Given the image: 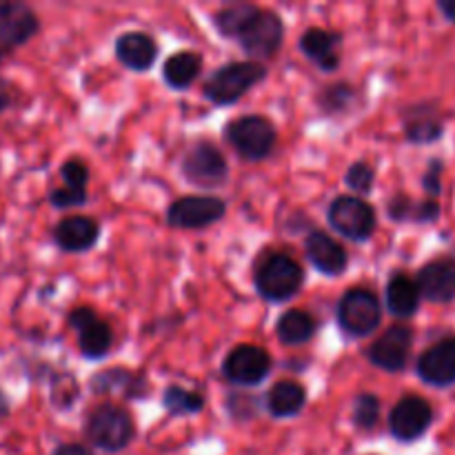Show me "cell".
<instances>
[{"instance_id": "cell-1", "label": "cell", "mask_w": 455, "mask_h": 455, "mask_svg": "<svg viewBox=\"0 0 455 455\" xmlns=\"http://www.w3.org/2000/svg\"><path fill=\"white\" fill-rule=\"evenodd\" d=\"M256 289L265 300L284 302L296 296L305 280L300 262L284 251H269L256 265Z\"/></svg>"}, {"instance_id": "cell-2", "label": "cell", "mask_w": 455, "mask_h": 455, "mask_svg": "<svg viewBox=\"0 0 455 455\" xmlns=\"http://www.w3.org/2000/svg\"><path fill=\"white\" fill-rule=\"evenodd\" d=\"M265 78L267 69L260 62H229L213 71L212 78L204 83V96L213 105H234Z\"/></svg>"}, {"instance_id": "cell-3", "label": "cell", "mask_w": 455, "mask_h": 455, "mask_svg": "<svg viewBox=\"0 0 455 455\" xmlns=\"http://www.w3.org/2000/svg\"><path fill=\"white\" fill-rule=\"evenodd\" d=\"M227 140L244 160H265L278 142L274 123L265 116H240L225 129Z\"/></svg>"}, {"instance_id": "cell-4", "label": "cell", "mask_w": 455, "mask_h": 455, "mask_svg": "<svg viewBox=\"0 0 455 455\" xmlns=\"http://www.w3.org/2000/svg\"><path fill=\"white\" fill-rule=\"evenodd\" d=\"M84 434L89 443L96 447L105 451H120L132 443L136 429H133L132 416L124 409L116 404H100L89 413L84 422Z\"/></svg>"}, {"instance_id": "cell-5", "label": "cell", "mask_w": 455, "mask_h": 455, "mask_svg": "<svg viewBox=\"0 0 455 455\" xmlns=\"http://www.w3.org/2000/svg\"><path fill=\"white\" fill-rule=\"evenodd\" d=\"M380 300L376 293L364 287L347 291L338 305V323H340L342 331L351 338H364L373 333L380 324Z\"/></svg>"}, {"instance_id": "cell-6", "label": "cell", "mask_w": 455, "mask_h": 455, "mask_svg": "<svg viewBox=\"0 0 455 455\" xmlns=\"http://www.w3.org/2000/svg\"><path fill=\"white\" fill-rule=\"evenodd\" d=\"M284 25L278 13L271 9L258 7L247 25L238 34V43L249 56L253 58H274L278 49L283 47Z\"/></svg>"}, {"instance_id": "cell-7", "label": "cell", "mask_w": 455, "mask_h": 455, "mask_svg": "<svg viewBox=\"0 0 455 455\" xmlns=\"http://www.w3.org/2000/svg\"><path fill=\"white\" fill-rule=\"evenodd\" d=\"M329 225L349 240L371 238L376 229V209L358 196H340L329 204Z\"/></svg>"}, {"instance_id": "cell-8", "label": "cell", "mask_w": 455, "mask_h": 455, "mask_svg": "<svg viewBox=\"0 0 455 455\" xmlns=\"http://www.w3.org/2000/svg\"><path fill=\"white\" fill-rule=\"evenodd\" d=\"M182 176L196 187H204V189H213V187L225 185L227 176H229V167H227L225 154L218 149L212 142L203 140L198 145L191 147L187 156L182 158Z\"/></svg>"}, {"instance_id": "cell-9", "label": "cell", "mask_w": 455, "mask_h": 455, "mask_svg": "<svg viewBox=\"0 0 455 455\" xmlns=\"http://www.w3.org/2000/svg\"><path fill=\"white\" fill-rule=\"evenodd\" d=\"M271 355L262 347L240 345L227 354L222 363V373L229 382L240 387L260 385L271 373Z\"/></svg>"}, {"instance_id": "cell-10", "label": "cell", "mask_w": 455, "mask_h": 455, "mask_svg": "<svg viewBox=\"0 0 455 455\" xmlns=\"http://www.w3.org/2000/svg\"><path fill=\"white\" fill-rule=\"evenodd\" d=\"M227 213L225 200L216 196H185L167 212V222L176 229H204Z\"/></svg>"}, {"instance_id": "cell-11", "label": "cell", "mask_w": 455, "mask_h": 455, "mask_svg": "<svg viewBox=\"0 0 455 455\" xmlns=\"http://www.w3.org/2000/svg\"><path fill=\"white\" fill-rule=\"evenodd\" d=\"M434 422V409L420 395H404L389 416V431L400 443L422 438Z\"/></svg>"}, {"instance_id": "cell-12", "label": "cell", "mask_w": 455, "mask_h": 455, "mask_svg": "<svg viewBox=\"0 0 455 455\" xmlns=\"http://www.w3.org/2000/svg\"><path fill=\"white\" fill-rule=\"evenodd\" d=\"M413 331L407 324H395L389 331L382 333L371 347L367 355L378 369L389 373H398L407 367L409 355H411Z\"/></svg>"}, {"instance_id": "cell-13", "label": "cell", "mask_w": 455, "mask_h": 455, "mask_svg": "<svg viewBox=\"0 0 455 455\" xmlns=\"http://www.w3.org/2000/svg\"><path fill=\"white\" fill-rule=\"evenodd\" d=\"M69 324L78 331L80 354L89 360H100L114 345V333L105 320L98 318L89 307H78L69 314Z\"/></svg>"}, {"instance_id": "cell-14", "label": "cell", "mask_w": 455, "mask_h": 455, "mask_svg": "<svg viewBox=\"0 0 455 455\" xmlns=\"http://www.w3.org/2000/svg\"><path fill=\"white\" fill-rule=\"evenodd\" d=\"M418 376L440 389L455 385V336L443 338L418 358Z\"/></svg>"}, {"instance_id": "cell-15", "label": "cell", "mask_w": 455, "mask_h": 455, "mask_svg": "<svg viewBox=\"0 0 455 455\" xmlns=\"http://www.w3.org/2000/svg\"><path fill=\"white\" fill-rule=\"evenodd\" d=\"M38 27V16L25 3H0V49L20 47Z\"/></svg>"}, {"instance_id": "cell-16", "label": "cell", "mask_w": 455, "mask_h": 455, "mask_svg": "<svg viewBox=\"0 0 455 455\" xmlns=\"http://www.w3.org/2000/svg\"><path fill=\"white\" fill-rule=\"evenodd\" d=\"M420 293L435 305L455 300V258H435L427 262L416 278Z\"/></svg>"}, {"instance_id": "cell-17", "label": "cell", "mask_w": 455, "mask_h": 455, "mask_svg": "<svg viewBox=\"0 0 455 455\" xmlns=\"http://www.w3.org/2000/svg\"><path fill=\"white\" fill-rule=\"evenodd\" d=\"M305 251L311 265L324 275L345 274L347 265H349V256H347L345 247L324 231H311L307 235Z\"/></svg>"}, {"instance_id": "cell-18", "label": "cell", "mask_w": 455, "mask_h": 455, "mask_svg": "<svg viewBox=\"0 0 455 455\" xmlns=\"http://www.w3.org/2000/svg\"><path fill=\"white\" fill-rule=\"evenodd\" d=\"M100 238V227L87 216H69L60 220L53 229V240L60 249L69 253H80L92 249Z\"/></svg>"}, {"instance_id": "cell-19", "label": "cell", "mask_w": 455, "mask_h": 455, "mask_svg": "<svg viewBox=\"0 0 455 455\" xmlns=\"http://www.w3.org/2000/svg\"><path fill=\"white\" fill-rule=\"evenodd\" d=\"M116 56L133 71H147L156 62L158 44L145 31H127L116 40Z\"/></svg>"}, {"instance_id": "cell-20", "label": "cell", "mask_w": 455, "mask_h": 455, "mask_svg": "<svg viewBox=\"0 0 455 455\" xmlns=\"http://www.w3.org/2000/svg\"><path fill=\"white\" fill-rule=\"evenodd\" d=\"M342 38L340 34H331L327 29H318V27H311L305 31V36L300 38V49L309 60H314L315 65L323 71H336L340 65V47Z\"/></svg>"}, {"instance_id": "cell-21", "label": "cell", "mask_w": 455, "mask_h": 455, "mask_svg": "<svg viewBox=\"0 0 455 455\" xmlns=\"http://www.w3.org/2000/svg\"><path fill=\"white\" fill-rule=\"evenodd\" d=\"M420 287L416 280L407 274H394L387 283V309L395 315V318H409L420 307Z\"/></svg>"}, {"instance_id": "cell-22", "label": "cell", "mask_w": 455, "mask_h": 455, "mask_svg": "<svg viewBox=\"0 0 455 455\" xmlns=\"http://www.w3.org/2000/svg\"><path fill=\"white\" fill-rule=\"evenodd\" d=\"M307 403L305 387L293 380H280L267 394V409L275 418H293Z\"/></svg>"}, {"instance_id": "cell-23", "label": "cell", "mask_w": 455, "mask_h": 455, "mask_svg": "<svg viewBox=\"0 0 455 455\" xmlns=\"http://www.w3.org/2000/svg\"><path fill=\"white\" fill-rule=\"evenodd\" d=\"M203 71V56L198 52H178L167 58L163 67L164 83L172 89H187Z\"/></svg>"}, {"instance_id": "cell-24", "label": "cell", "mask_w": 455, "mask_h": 455, "mask_svg": "<svg viewBox=\"0 0 455 455\" xmlns=\"http://www.w3.org/2000/svg\"><path fill=\"white\" fill-rule=\"evenodd\" d=\"M275 331H278L280 342H284V345H305L314 338L315 320L307 311L289 309L280 315Z\"/></svg>"}, {"instance_id": "cell-25", "label": "cell", "mask_w": 455, "mask_h": 455, "mask_svg": "<svg viewBox=\"0 0 455 455\" xmlns=\"http://www.w3.org/2000/svg\"><path fill=\"white\" fill-rule=\"evenodd\" d=\"M387 212L394 220H416V222H434L440 216V204L435 200H422V203H413L407 196H395Z\"/></svg>"}, {"instance_id": "cell-26", "label": "cell", "mask_w": 455, "mask_h": 455, "mask_svg": "<svg viewBox=\"0 0 455 455\" xmlns=\"http://www.w3.org/2000/svg\"><path fill=\"white\" fill-rule=\"evenodd\" d=\"M256 9V4L247 3L229 4V7L220 9V12L213 16V25H216V29L220 31L225 38H238V34L243 31V27L247 25V20L253 16Z\"/></svg>"}, {"instance_id": "cell-27", "label": "cell", "mask_w": 455, "mask_h": 455, "mask_svg": "<svg viewBox=\"0 0 455 455\" xmlns=\"http://www.w3.org/2000/svg\"><path fill=\"white\" fill-rule=\"evenodd\" d=\"M443 132H444L443 123H440L435 116L411 111V114L407 116V120H404V133H407L409 140L418 142V145L438 140V138L443 136Z\"/></svg>"}, {"instance_id": "cell-28", "label": "cell", "mask_w": 455, "mask_h": 455, "mask_svg": "<svg viewBox=\"0 0 455 455\" xmlns=\"http://www.w3.org/2000/svg\"><path fill=\"white\" fill-rule=\"evenodd\" d=\"M164 407L169 409V413L173 416H191V413H200L204 407V398L196 391H187L182 387H167L163 398Z\"/></svg>"}, {"instance_id": "cell-29", "label": "cell", "mask_w": 455, "mask_h": 455, "mask_svg": "<svg viewBox=\"0 0 455 455\" xmlns=\"http://www.w3.org/2000/svg\"><path fill=\"white\" fill-rule=\"evenodd\" d=\"M380 418V400L371 394H360L354 403V422L360 429H373Z\"/></svg>"}, {"instance_id": "cell-30", "label": "cell", "mask_w": 455, "mask_h": 455, "mask_svg": "<svg viewBox=\"0 0 455 455\" xmlns=\"http://www.w3.org/2000/svg\"><path fill=\"white\" fill-rule=\"evenodd\" d=\"M376 180V172H373L371 164L367 163H355L351 164L349 172H347L345 182L349 189H354L355 194H369Z\"/></svg>"}, {"instance_id": "cell-31", "label": "cell", "mask_w": 455, "mask_h": 455, "mask_svg": "<svg viewBox=\"0 0 455 455\" xmlns=\"http://www.w3.org/2000/svg\"><path fill=\"white\" fill-rule=\"evenodd\" d=\"M60 176L65 180V187L76 191H84L87 194V182H89V169L87 164L80 163V160H67L60 167Z\"/></svg>"}, {"instance_id": "cell-32", "label": "cell", "mask_w": 455, "mask_h": 455, "mask_svg": "<svg viewBox=\"0 0 455 455\" xmlns=\"http://www.w3.org/2000/svg\"><path fill=\"white\" fill-rule=\"evenodd\" d=\"M49 200H52L53 207L69 209V207H78V204H84V200H87V194H84V191L69 189V187L62 185V187H58V189L52 191Z\"/></svg>"}, {"instance_id": "cell-33", "label": "cell", "mask_w": 455, "mask_h": 455, "mask_svg": "<svg viewBox=\"0 0 455 455\" xmlns=\"http://www.w3.org/2000/svg\"><path fill=\"white\" fill-rule=\"evenodd\" d=\"M351 96H354V89H351L349 84L342 83V84H336V87H329L323 96L324 109H331V111L342 109V107L349 105Z\"/></svg>"}, {"instance_id": "cell-34", "label": "cell", "mask_w": 455, "mask_h": 455, "mask_svg": "<svg viewBox=\"0 0 455 455\" xmlns=\"http://www.w3.org/2000/svg\"><path fill=\"white\" fill-rule=\"evenodd\" d=\"M440 173H443V163H440V160H434V163L429 164V169H427L425 180H422V185H425V189L429 191L431 196L440 194Z\"/></svg>"}, {"instance_id": "cell-35", "label": "cell", "mask_w": 455, "mask_h": 455, "mask_svg": "<svg viewBox=\"0 0 455 455\" xmlns=\"http://www.w3.org/2000/svg\"><path fill=\"white\" fill-rule=\"evenodd\" d=\"M53 455H92V451L87 447H83V444H62V447L56 449Z\"/></svg>"}, {"instance_id": "cell-36", "label": "cell", "mask_w": 455, "mask_h": 455, "mask_svg": "<svg viewBox=\"0 0 455 455\" xmlns=\"http://www.w3.org/2000/svg\"><path fill=\"white\" fill-rule=\"evenodd\" d=\"M9 105H12V89H9V84L0 78V111L7 109Z\"/></svg>"}, {"instance_id": "cell-37", "label": "cell", "mask_w": 455, "mask_h": 455, "mask_svg": "<svg viewBox=\"0 0 455 455\" xmlns=\"http://www.w3.org/2000/svg\"><path fill=\"white\" fill-rule=\"evenodd\" d=\"M438 7H440V12L444 13V18H447V20L455 22V0H440Z\"/></svg>"}, {"instance_id": "cell-38", "label": "cell", "mask_w": 455, "mask_h": 455, "mask_svg": "<svg viewBox=\"0 0 455 455\" xmlns=\"http://www.w3.org/2000/svg\"><path fill=\"white\" fill-rule=\"evenodd\" d=\"M7 416H9V403L3 395V391H0V422H3Z\"/></svg>"}]
</instances>
